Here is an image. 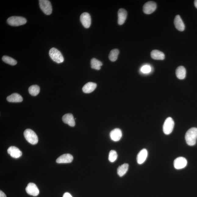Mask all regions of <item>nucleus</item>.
Here are the masks:
<instances>
[{
  "mask_svg": "<svg viewBox=\"0 0 197 197\" xmlns=\"http://www.w3.org/2000/svg\"><path fill=\"white\" fill-rule=\"evenodd\" d=\"M174 24L176 29L178 31H183L184 30V24L179 15L176 16L174 20Z\"/></svg>",
  "mask_w": 197,
  "mask_h": 197,
  "instance_id": "4468645a",
  "label": "nucleus"
},
{
  "mask_svg": "<svg viewBox=\"0 0 197 197\" xmlns=\"http://www.w3.org/2000/svg\"><path fill=\"white\" fill-rule=\"evenodd\" d=\"M151 56L152 59L156 60H163L165 57L164 53L157 50H154L151 52Z\"/></svg>",
  "mask_w": 197,
  "mask_h": 197,
  "instance_id": "aec40b11",
  "label": "nucleus"
},
{
  "mask_svg": "<svg viewBox=\"0 0 197 197\" xmlns=\"http://www.w3.org/2000/svg\"><path fill=\"white\" fill-rule=\"evenodd\" d=\"M91 67L94 69L99 70L102 66V63L95 58H93L91 61Z\"/></svg>",
  "mask_w": 197,
  "mask_h": 197,
  "instance_id": "5701e85b",
  "label": "nucleus"
},
{
  "mask_svg": "<svg viewBox=\"0 0 197 197\" xmlns=\"http://www.w3.org/2000/svg\"><path fill=\"white\" fill-rule=\"evenodd\" d=\"M129 168V165L127 163H124L119 167L117 169V174L120 177H122L127 172Z\"/></svg>",
  "mask_w": 197,
  "mask_h": 197,
  "instance_id": "4be33fe9",
  "label": "nucleus"
},
{
  "mask_svg": "<svg viewBox=\"0 0 197 197\" xmlns=\"http://www.w3.org/2000/svg\"><path fill=\"white\" fill-rule=\"evenodd\" d=\"M127 12L125 9H120L118 12V23L119 25L123 24L127 18Z\"/></svg>",
  "mask_w": 197,
  "mask_h": 197,
  "instance_id": "2eb2a0df",
  "label": "nucleus"
},
{
  "mask_svg": "<svg viewBox=\"0 0 197 197\" xmlns=\"http://www.w3.org/2000/svg\"><path fill=\"white\" fill-rule=\"evenodd\" d=\"M26 192L30 195L36 196L39 194V190L37 185L33 183L28 184L26 188Z\"/></svg>",
  "mask_w": 197,
  "mask_h": 197,
  "instance_id": "1a4fd4ad",
  "label": "nucleus"
},
{
  "mask_svg": "<svg viewBox=\"0 0 197 197\" xmlns=\"http://www.w3.org/2000/svg\"><path fill=\"white\" fill-rule=\"evenodd\" d=\"M157 8V5L155 2L149 1L146 3L143 7V11L145 14H150L155 12Z\"/></svg>",
  "mask_w": 197,
  "mask_h": 197,
  "instance_id": "0eeeda50",
  "label": "nucleus"
},
{
  "mask_svg": "<svg viewBox=\"0 0 197 197\" xmlns=\"http://www.w3.org/2000/svg\"><path fill=\"white\" fill-rule=\"evenodd\" d=\"M7 22L10 26L18 27L27 23V20L26 18L21 16H13L7 19Z\"/></svg>",
  "mask_w": 197,
  "mask_h": 197,
  "instance_id": "7ed1b4c3",
  "label": "nucleus"
},
{
  "mask_svg": "<svg viewBox=\"0 0 197 197\" xmlns=\"http://www.w3.org/2000/svg\"><path fill=\"white\" fill-rule=\"evenodd\" d=\"M73 156L70 154H64L59 157L56 159V163H71L73 161Z\"/></svg>",
  "mask_w": 197,
  "mask_h": 197,
  "instance_id": "f8f14e48",
  "label": "nucleus"
},
{
  "mask_svg": "<svg viewBox=\"0 0 197 197\" xmlns=\"http://www.w3.org/2000/svg\"><path fill=\"white\" fill-rule=\"evenodd\" d=\"M122 132L119 129H114L111 131L110 133L111 139L115 142L120 141L122 138Z\"/></svg>",
  "mask_w": 197,
  "mask_h": 197,
  "instance_id": "f3484780",
  "label": "nucleus"
},
{
  "mask_svg": "<svg viewBox=\"0 0 197 197\" xmlns=\"http://www.w3.org/2000/svg\"><path fill=\"white\" fill-rule=\"evenodd\" d=\"M119 51L118 49H114L111 50L109 55V59L112 62L116 61L118 59Z\"/></svg>",
  "mask_w": 197,
  "mask_h": 197,
  "instance_id": "393cba45",
  "label": "nucleus"
},
{
  "mask_svg": "<svg viewBox=\"0 0 197 197\" xmlns=\"http://www.w3.org/2000/svg\"><path fill=\"white\" fill-rule=\"evenodd\" d=\"M2 60L7 64L14 66L17 64V61L12 57L4 56L2 58Z\"/></svg>",
  "mask_w": 197,
  "mask_h": 197,
  "instance_id": "a878e982",
  "label": "nucleus"
},
{
  "mask_svg": "<svg viewBox=\"0 0 197 197\" xmlns=\"http://www.w3.org/2000/svg\"><path fill=\"white\" fill-rule=\"evenodd\" d=\"M7 152L11 157L17 159L21 157L22 155V152L16 147L11 146L7 150Z\"/></svg>",
  "mask_w": 197,
  "mask_h": 197,
  "instance_id": "9b49d317",
  "label": "nucleus"
},
{
  "mask_svg": "<svg viewBox=\"0 0 197 197\" xmlns=\"http://www.w3.org/2000/svg\"><path fill=\"white\" fill-rule=\"evenodd\" d=\"M49 55L51 59L57 63H62L64 61V58L62 54L56 48H51L50 50Z\"/></svg>",
  "mask_w": 197,
  "mask_h": 197,
  "instance_id": "20e7f679",
  "label": "nucleus"
},
{
  "mask_svg": "<svg viewBox=\"0 0 197 197\" xmlns=\"http://www.w3.org/2000/svg\"><path fill=\"white\" fill-rule=\"evenodd\" d=\"M187 164V160L183 157H178L174 161V167L177 170L184 168Z\"/></svg>",
  "mask_w": 197,
  "mask_h": 197,
  "instance_id": "9d476101",
  "label": "nucleus"
},
{
  "mask_svg": "<svg viewBox=\"0 0 197 197\" xmlns=\"http://www.w3.org/2000/svg\"><path fill=\"white\" fill-rule=\"evenodd\" d=\"M28 90L31 95L36 96L39 93L40 88L38 85H33L29 87Z\"/></svg>",
  "mask_w": 197,
  "mask_h": 197,
  "instance_id": "b1692460",
  "label": "nucleus"
},
{
  "mask_svg": "<svg viewBox=\"0 0 197 197\" xmlns=\"http://www.w3.org/2000/svg\"><path fill=\"white\" fill-rule=\"evenodd\" d=\"M96 86H97V84L96 83L89 82L86 83L83 86L82 90L83 92L85 93H90L95 90Z\"/></svg>",
  "mask_w": 197,
  "mask_h": 197,
  "instance_id": "a211bd4d",
  "label": "nucleus"
},
{
  "mask_svg": "<svg viewBox=\"0 0 197 197\" xmlns=\"http://www.w3.org/2000/svg\"><path fill=\"white\" fill-rule=\"evenodd\" d=\"M40 6L41 10L46 15L51 14L52 12V5L51 2L48 0H40Z\"/></svg>",
  "mask_w": 197,
  "mask_h": 197,
  "instance_id": "423d86ee",
  "label": "nucleus"
},
{
  "mask_svg": "<svg viewBox=\"0 0 197 197\" xmlns=\"http://www.w3.org/2000/svg\"><path fill=\"white\" fill-rule=\"evenodd\" d=\"M148 151L145 149L141 150L137 156V162L139 164H142L145 161L148 157Z\"/></svg>",
  "mask_w": 197,
  "mask_h": 197,
  "instance_id": "dca6fc26",
  "label": "nucleus"
},
{
  "mask_svg": "<svg viewBox=\"0 0 197 197\" xmlns=\"http://www.w3.org/2000/svg\"><path fill=\"white\" fill-rule=\"evenodd\" d=\"M80 20L83 27L85 28H88L90 27L91 22V17L90 14L87 13H84L82 14Z\"/></svg>",
  "mask_w": 197,
  "mask_h": 197,
  "instance_id": "6e6552de",
  "label": "nucleus"
},
{
  "mask_svg": "<svg viewBox=\"0 0 197 197\" xmlns=\"http://www.w3.org/2000/svg\"><path fill=\"white\" fill-rule=\"evenodd\" d=\"M0 197H7L6 195L2 191H0Z\"/></svg>",
  "mask_w": 197,
  "mask_h": 197,
  "instance_id": "c756f323",
  "label": "nucleus"
},
{
  "mask_svg": "<svg viewBox=\"0 0 197 197\" xmlns=\"http://www.w3.org/2000/svg\"><path fill=\"white\" fill-rule=\"evenodd\" d=\"M62 120L65 124H68L71 127H74L75 125V122L74 117L71 114L68 113L63 116Z\"/></svg>",
  "mask_w": 197,
  "mask_h": 197,
  "instance_id": "ddd939ff",
  "label": "nucleus"
},
{
  "mask_svg": "<svg viewBox=\"0 0 197 197\" xmlns=\"http://www.w3.org/2000/svg\"><path fill=\"white\" fill-rule=\"evenodd\" d=\"M174 123L172 118L168 117L166 119L163 126V131L165 134H170L174 129Z\"/></svg>",
  "mask_w": 197,
  "mask_h": 197,
  "instance_id": "39448f33",
  "label": "nucleus"
},
{
  "mask_svg": "<svg viewBox=\"0 0 197 197\" xmlns=\"http://www.w3.org/2000/svg\"><path fill=\"white\" fill-rule=\"evenodd\" d=\"M185 139L188 145L192 146L195 145L197 139V128L192 127L188 130L186 133Z\"/></svg>",
  "mask_w": 197,
  "mask_h": 197,
  "instance_id": "f257e3e1",
  "label": "nucleus"
},
{
  "mask_svg": "<svg viewBox=\"0 0 197 197\" xmlns=\"http://www.w3.org/2000/svg\"><path fill=\"white\" fill-rule=\"evenodd\" d=\"M176 77L178 79L183 80L185 78L186 75V70L183 66H178L176 70Z\"/></svg>",
  "mask_w": 197,
  "mask_h": 197,
  "instance_id": "412c9836",
  "label": "nucleus"
},
{
  "mask_svg": "<svg viewBox=\"0 0 197 197\" xmlns=\"http://www.w3.org/2000/svg\"><path fill=\"white\" fill-rule=\"evenodd\" d=\"M63 197H73L71 195H70V193L68 192L65 193V194L63 195Z\"/></svg>",
  "mask_w": 197,
  "mask_h": 197,
  "instance_id": "c85d7f7f",
  "label": "nucleus"
},
{
  "mask_svg": "<svg viewBox=\"0 0 197 197\" xmlns=\"http://www.w3.org/2000/svg\"><path fill=\"white\" fill-rule=\"evenodd\" d=\"M25 138L28 142L32 145H36L38 142V138L36 133L30 129H26L24 132Z\"/></svg>",
  "mask_w": 197,
  "mask_h": 197,
  "instance_id": "f03ea898",
  "label": "nucleus"
},
{
  "mask_svg": "<svg viewBox=\"0 0 197 197\" xmlns=\"http://www.w3.org/2000/svg\"><path fill=\"white\" fill-rule=\"evenodd\" d=\"M118 155L116 152L114 150H112L109 152V159L111 163L114 162L117 158Z\"/></svg>",
  "mask_w": 197,
  "mask_h": 197,
  "instance_id": "bb28decb",
  "label": "nucleus"
},
{
  "mask_svg": "<svg viewBox=\"0 0 197 197\" xmlns=\"http://www.w3.org/2000/svg\"><path fill=\"white\" fill-rule=\"evenodd\" d=\"M194 5L195 7L197 9V0L194 1Z\"/></svg>",
  "mask_w": 197,
  "mask_h": 197,
  "instance_id": "7c9ffc66",
  "label": "nucleus"
},
{
  "mask_svg": "<svg viewBox=\"0 0 197 197\" xmlns=\"http://www.w3.org/2000/svg\"><path fill=\"white\" fill-rule=\"evenodd\" d=\"M7 100L9 102L19 103L23 101V98L20 94L14 93L8 96L7 98Z\"/></svg>",
  "mask_w": 197,
  "mask_h": 197,
  "instance_id": "6ab92c4d",
  "label": "nucleus"
},
{
  "mask_svg": "<svg viewBox=\"0 0 197 197\" xmlns=\"http://www.w3.org/2000/svg\"><path fill=\"white\" fill-rule=\"evenodd\" d=\"M141 71L143 73H149L151 71V68L148 65L143 66L141 68Z\"/></svg>",
  "mask_w": 197,
  "mask_h": 197,
  "instance_id": "cd10ccee",
  "label": "nucleus"
}]
</instances>
